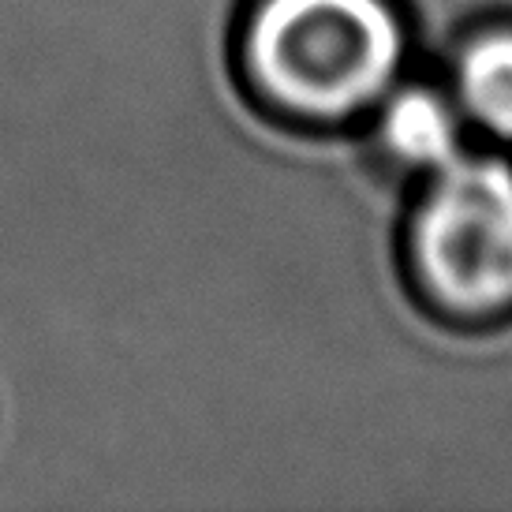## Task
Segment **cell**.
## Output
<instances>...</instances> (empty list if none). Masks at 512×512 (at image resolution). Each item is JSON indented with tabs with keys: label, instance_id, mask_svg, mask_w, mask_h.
Masks as SVG:
<instances>
[{
	"label": "cell",
	"instance_id": "6da1fadb",
	"mask_svg": "<svg viewBox=\"0 0 512 512\" xmlns=\"http://www.w3.org/2000/svg\"><path fill=\"white\" fill-rule=\"evenodd\" d=\"M412 64L400 0H247L236 23L243 86L285 128H359Z\"/></svg>",
	"mask_w": 512,
	"mask_h": 512
},
{
	"label": "cell",
	"instance_id": "3957f363",
	"mask_svg": "<svg viewBox=\"0 0 512 512\" xmlns=\"http://www.w3.org/2000/svg\"><path fill=\"white\" fill-rule=\"evenodd\" d=\"M363 154L400 191L453 165L471 131L441 75L404 72L359 124Z\"/></svg>",
	"mask_w": 512,
	"mask_h": 512
},
{
	"label": "cell",
	"instance_id": "7a4b0ae2",
	"mask_svg": "<svg viewBox=\"0 0 512 512\" xmlns=\"http://www.w3.org/2000/svg\"><path fill=\"white\" fill-rule=\"evenodd\" d=\"M400 266L438 322L486 329L512 318V157L464 150L412 184L400 214Z\"/></svg>",
	"mask_w": 512,
	"mask_h": 512
},
{
	"label": "cell",
	"instance_id": "277c9868",
	"mask_svg": "<svg viewBox=\"0 0 512 512\" xmlns=\"http://www.w3.org/2000/svg\"><path fill=\"white\" fill-rule=\"evenodd\" d=\"M441 83L471 135L512 150V15L475 19L441 49Z\"/></svg>",
	"mask_w": 512,
	"mask_h": 512
}]
</instances>
